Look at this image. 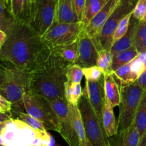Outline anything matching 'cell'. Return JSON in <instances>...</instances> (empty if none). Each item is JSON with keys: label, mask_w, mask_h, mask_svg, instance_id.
<instances>
[{"label": "cell", "mask_w": 146, "mask_h": 146, "mask_svg": "<svg viewBox=\"0 0 146 146\" xmlns=\"http://www.w3.org/2000/svg\"><path fill=\"white\" fill-rule=\"evenodd\" d=\"M51 51L30 24L16 21L0 46V58L5 65L31 72L49 56Z\"/></svg>", "instance_id": "obj_1"}, {"label": "cell", "mask_w": 146, "mask_h": 146, "mask_svg": "<svg viewBox=\"0 0 146 146\" xmlns=\"http://www.w3.org/2000/svg\"><path fill=\"white\" fill-rule=\"evenodd\" d=\"M70 63L51 51L49 56L31 71L28 92L48 101L64 96L66 70Z\"/></svg>", "instance_id": "obj_2"}, {"label": "cell", "mask_w": 146, "mask_h": 146, "mask_svg": "<svg viewBox=\"0 0 146 146\" xmlns=\"http://www.w3.org/2000/svg\"><path fill=\"white\" fill-rule=\"evenodd\" d=\"M51 136L31 128L18 118L0 123V143L2 146L48 145Z\"/></svg>", "instance_id": "obj_3"}, {"label": "cell", "mask_w": 146, "mask_h": 146, "mask_svg": "<svg viewBox=\"0 0 146 146\" xmlns=\"http://www.w3.org/2000/svg\"><path fill=\"white\" fill-rule=\"evenodd\" d=\"M31 72L2 64L1 68L0 95L12 103V113L24 108V97L28 91Z\"/></svg>", "instance_id": "obj_4"}, {"label": "cell", "mask_w": 146, "mask_h": 146, "mask_svg": "<svg viewBox=\"0 0 146 146\" xmlns=\"http://www.w3.org/2000/svg\"><path fill=\"white\" fill-rule=\"evenodd\" d=\"M24 106L26 112L42 123L47 131L60 132L59 120L48 100L27 91L24 97Z\"/></svg>", "instance_id": "obj_5"}, {"label": "cell", "mask_w": 146, "mask_h": 146, "mask_svg": "<svg viewBox=\"0 0 146 146\" xmlns=\"http://www.w3.org/2000/svg\"><path fill=\"white\" fill-rule=\"evenodd\" d=\"M78 106L82 117L89 145L106 146L109 144L110 139L106 133L104 125L98 119L85 96H82Z\"/></svg>", "instance_id": "obj_6"}, {"label": "cell", "mask_w": 146, "mask_h": 146, "mask_svg": "<svg viewBox=\"0 0 146 146\" xmlns=\"http://www.w3.org/2000/svg\"><path fill=\"white\" fill-rule=\"evenodd\" d=\"M145 91L137 84L121 86V102L119 106L118 133L128 128L133 123L138 107Z\"/></svg>", "instance_id": "obj_7"}, {"label": "cell", "mask_w": 146, "mask_h": 146, "mask_svg": "<svg viewBox=\"0 0 146 146\" xmlns=\"http://www.w3.org/2000/svg\"><path fill=\"white\" fill-rule=\"evenodd\" d=\"M84 30L81 22H55L42 36L43 40L51 50L78 41Z\"/></svg>", "instance_id": "obj_8"}, {"label": "cell", "mask_w": 146, "mask_h": 146, "mask_svg": "<svg viewBox=\"0 0 146 146\" xmlns=\"http://www.w3.org/2000/svg\"><path fill=\"white\" fill-rule=\"evenodd\" d=\"M58 0H37L33 7L30 25L43 36L55 23Z\"/></svg>", "instance_id": "obj_9"}, {"label": "cell", "mask_w": 146, "mask_h": 146, "mask_svg": "<svg viewBox=\"0 0 146 146\" xmlns=\"http://www.w3.org/2000/svg\"><path fill=\"white\" fill-rule=\"evenodd\" d=\"M48 101L59 120V133L63 138L69 146H81L79 139L73 125L68 103L66 99L65 98H60Z\"/></svg>", "instance_id": "obj_10"}, {"label": "cell", "mask_w": 146, "mask_h": 146, "mask_svg": "<svg viewBox=\"0 0 146 146\" xmlns=\"http://www.w3.org/2000/svg\"><path fill=\"white\" fill-rule=\"evenodd\" d=\"M135 4H125L118 6L108 19L103 27L99 37L101 46L105 49L111 51L113 44V36L118 24L124 17L133 11Z\"/></svg>", "instance_id": "obj_11"}, {"label": "cell", "mask_w": 146, "mask_h": 146, "mask_svg": "<svg viewBox=\"0 0 146 146\" xmlns=\"http://www.w3.org/2000/svg\"><path fill=\"white\" fill-rule=\"evenodd\" d=\"M103 48L99 38L90 36L84 30L78 39V57L76 64L82 68L96 65L99 51Z\"/></svg>", "instance_id": "obj_12"}, {"label": "cell", "mask_w": 146, "mask_h": 146, "mask_svg": "<svg viewBox=\"0 0 146 146\" xmlns=\"http://www.w3.org/2000/svg\"><path fill=\"white\" fill-rule=\"evenodd\" d=\"M83 95L86 97L97 117L103 123V111L106 101L104 91V77L95 81L86 80L85 86L83 88Z\"/></svg>", "instance_id": "obj_13"}, {"label": "cell", "mask_w": 146, "mask_h": 146, "mask_svg": "<svg viewBox=\"0 0 146 146\" xmlns=\"http://www.w3.org/2000/svg\"><path fill=\"white\" fill-rule=\"evenodd\" d=\"M121 1V0H108L99 12L84 28L85 32L93 38H98L103 27L111 14L120 5Z\"/></svg>", "instance_id": "obj_14"}, {"label": "cell", "mask_w": 146, "mask_h": 146, "mask_svg": "<svg viewBox=\"0 0 146 146\" xmlns=\"http://www.w3.org/2000/svg\"><path fill=\"white\" fill-rule=\"evenodd\" d=\"M104 79L106 99L113 108L118 106L121 102V85L113 73L104 74Z\"/></svg>", "instance_id": "obj_15"}, {"label": "cell", "mask_w": 146, "mask_h": 146, "mask_svg": "<svg viewBox=\"0 0 146 146\" xmlns=\"http://www.w3.org/2000/svg\"><path fill=\"white\" fill-rule=\"evenodd\" d=\"M55 22H81L73 0H58Z\"/></svg>", "instance_id": "obj_16"}, {"label": "cell", "mask_w": 146, "mask_h": 146, "mask_svg": "<svg viewBox=\"0 0 146 146\" xmlns=\"http://www.w3.org/2000/svg\"><path fill=\"white\" fill-rule=\"evenodd\" d=\"M33 7L31 0H11V12L17 21L30 24L32 19Z\"/></svg>", "instance_id": "obj_17"}, {"label": "cell", "mask_w": 146, "mask_h": 146, "mask_svg": "<svg viewBox=\"0 0 146 146\" xmlns=\"http://www.w3.org/2000/svg\"><path fill=\"white\" fill-rule=\"evenodd\" d=\"M112 138H114L113 146H138L141 141V135L133 123L128 128L118 132Z\"/></svg>", "instance_id": "obj_18"}, {"label": "cell", "mask_w": 146, "mask_h": 146, "mask_svg": "<svg viewBox=\"0 0 146 146\" xmlns=\"http://www.w3.org/2000/svg\"><path fill=\"white\" fill-rule=\"evenodd\" d=\"M138 21H139L138 19L133 17L132 16L128 32L122 38L115 41L111 47V51L113 54V56L124 50L134 46L135 32H136L137 27H138Z\"/></svg>", "instance_id": "obj_19"}, {"label": "cell", "mask_w": 146, "mask_h": 146, "mask_svg": "<svg viewBox=\"0 0 146 146\" xmlns=\"http://www.w3.org/2000/svg\"><path fill=\"white\" fill-rule=\"evenodd\" d=\"M68 106H69L70 112H71L73 125L79 139L81 146H90L88 139H87L84 122H83L82 117H81L78 106L71 104H68Z\"/></svg>", "instance_id": "obj_20"}, {"label": "cell", "mask_w": 146, "mask_h": 146, "mask_svg": "<svg viewBox=\"0 0 146 146\" xmlns=\"http://www.w3.org/2000/svg\"><path fill=\"white\" fill-rule=\"evenodd\" d=\"M103 124L108 138H112L118 133V122L115 120L113 107L106 101L103 111Z\"/></svg>", "instance_id": "obj_21"}, {"label": "cell", "mask_w": 146, "mask_h": 146, "mask_svg": "<svg viewBox=\"0 0 146 146\" xmlns=\"http://www.w3.org/2000/svg\"><path fill=\"white\" fill-rule=\"evenodd\" d=\"M70 64H76L78 57V40L51 50Z\"/></svg>", "instance_id": "obj_22"}, {"label": "cell", "mask_w": 146, "mask_h": 146, "mask_svg": "<svg viewBox=\"0 0 146 146\" xmlns=\"http://www.w3.org/2000/svg\"><path fill=\"white\" fill-rule=\"evenodd\" d=\"M108 0H86L81 23L84 28L103 8Z\"/></svg>", "instance_id": "obj_23"}, {"label": "cell", "mask_w": 146, "mask_h": 146, "mask_svg": "<svg viewBox=\"0 0 146 146\" xmlns=\"http://www.w3.org/2000/svg\"><path fill=\"white\" fill-rule=\"evenodd\" d=\"M83 96L81 83L66 81L64 84V96L68 104L78 106Z\"/></svg>", "instance_id": "obj_24"}, {"label": "cell", "mask_w": 146, "mask_h": 146, "mask_svg": "<svg viewBox=\"0 0 146 146\" xmlns=\"http://www.w3.org/2000/svg\"><path fill=\"white\" fill-rule=\"evenodd\" d=\"M133 123L142 137L146 133V92L145 91L138 107Z\"/></svg>", "instance_id": "obj_25"}, {"label": "cell", "mask_w": 146, "mask_h": 146, "mask_svg": "<svg viewBox=\"0 0 146 146\" xmlns=\"http://www.w3.org/2000/svg\"><path fill=\"white\" fill-rule=\"evenodd\" d=\"M138 54L139 53L137 51L135 46L115 54V56H113V71H114L119 67L130 63L135 57L138 56Z\"/></svg>", "instance_id": "obj_26"}, {"label": "cell", "mask_w": 146, "mask_h": 146, "mask_svg": "<svg viewBox=\"0 0 146 146\" xmlns=\"http://www.w3.org/2000/svg\"><path fill=\"white\" fill-rule=\"evenodd\" d=\"M113 74L121 86L134 84L137 81V78L134 76L131 69L130 63L117 68Z\"/></svg>", "instance_id": "obj_27"}, {"label": "cell", "mask_w": 146, "mask_h": 146, "mask_svg": "<svg viewBox=\"0 0 146 146\" xmlns=\"http://www.w3.org/2000/svg\"><path fill=\"white\" fill-rule=\"evenodd\" d=\"M113 54L111 51L103 48L100 50L97 58L96 65L102 70L104 74L108 73H113L112 64H113Z\"/></svg>", "instance_id": "obj_28"}, {"label": "cell", "mask_w": 146, "mask_h": 146, "mask_svg": "<svg viewBox=\"0 0 146 146\" xmlns=\"http://www.w3.org/2000/svg\"><path fill=\"white\" fill-rule=\"evenodd\" d=\"M14 118H18V119L21 120V121H24L26 123L28 124L29 125L33 128L34 129L36 130V131H39V132L47 134L48 133L47 132V130L43 125L41 122H40L38 119L34 118V116L31 115L30 114L27 113H24L23 111L21 112H17V113H12Z\"/></svg>", "instance_id": "obj_29"}, {"label": "cell", "mask_w": 146, "mask_h": 146, "mask_svg": "<svg viewBox=\"0 0 146 146\" xmlns=\"http://www.w3.org/2000/svg\"><path fill=\"white\" fill-rule=\"evenodd\" d=\"M134 46L138 53L146 52V21H138L135 36Z\"/></svg>", "instance_id": "obj_30"}, {"label": "cell", "mask_w": 146, "mask_h": 146, "mask_svg": "<svg viewBox=\"0 0 146 146\" xmlns=\"http://www.w3.org/2000/svg\"><path fill=\"white\" fill-rule=\"evenodd\" d=\"M16 21L11 11L7 9L2 1H0V30L7 34Z\"/></svg>", "instance_id": "obj_31"}, {"label": "cell", "mask_w": 146, "mask_h": 146, "mask_svg": "<svg viewBox=\"0 0 146 146\" xmlns=\"http://www.w3.org/2000/svg\"><path fill=\"white\" fill-rule=\"evenodd\" d=\"M84 76L83 68L77 64H70L66 70L67 81L74 83H81Z\"/></svg>", "instance_id": "obj_32"}, {"label": "cell", "mask_w": 146, "mask_h": 146, "mask_svg": "<svg viewBox=\"0 0 146 146\" xmlns=\"http://www.w3.org/2000/svg\"><path fill=\"white\" fill-rule=\"evenodd\" d=\"M133 16V11L132 12L129 13L128 14H127L125 17H124L123 18L121 19V21H120V23L118 24V27H117L116 30L115 31V34H114L113 36V44L117 41L118 40H119L120 38H122L127 32H128V29H129L130 24H131V20Z\"/></svg>", "instance_id": "obj_33"}, {"label": "cell", "mask_w": 146, "mask_h": 146, "mask_svg": "<svg viewBox=\"0 0 146 146\" xmlns=\"http://www.w3.org/2000/svg\"><path fill=\"white\" fill-rule=\"evenodd\" d=\"M83 71L87 81H98L104 77V72L97 65L83 68Z\"/></svg>", "instance_id": "obj_34"}, {"label": "cell", "mask_w": 146, "mask_h": 146, "mask_svg": "<svg viewBox=\"0 0 146 146\" xmlns=\"http://www.w3.org/2000/svg\"><path fill=\"white\" fill-rule=\"evenodd\" d=\"M130 66H131V69L132 71L133 74L137 78V80L139 78L140 76L143 73V71H145L146 68L145 64L141 60L139 56L135 57L133 60H132L130 62Z\"/></svg>", "instance_id": "obj_35"}, {"label": "cell", "mask_w": 146, "mask_h": 146, "mask_svg": "<svg viewBox=\"0 0 146 146\" xmlns=\"http://www.w3.org/2000/svg\"><path fill=\"white\" fill-rule=\"evenodd\" d=\"M146 14V0H138L133 11V17L142 21Z\"/></svg>", "instance_id": "obj_36"}, {"label": "cell", "mask_w": 146, "mask_h": 146, "mask_svg": "<svg viewBox=\"0 0 146 146\" xmlns=\"http://www.w3.org/2000/svg\"><path fill=\"white\" fill-rule=\"evenodd\" d=\"M12 103L0 95V113H12Z\"/></svg>", "instance_id": "obj_37"}, {"label": "cell", "mask_w": 146, "mask_h": 146, "mask_svg": "<svg viewBox=\"0 0 146 146\" xmlns=\"http://www.w3.org/2000/svg\"><path fill=\"white\" fill-rule=\"evenodd\" d=\"M73 2H74V6H75L76 10V12L78 16V18H79L80 21L81 22L83 15H84V9H85L86 0H73Z\"/></svg>", "instance_id": "obj_38"}, {"label": "cell", "mask_w": 146, "mask_h": 146, "mask_svg": "<svg viewBox=\"0 0 146 146\" xmlns=\"http://www.w3.org/2000/svg\"><path fill=\"white\" fill-rule=\"evenodd\" d=\"M136 83L143 88L144 91L146 92V68L142 74L139 76Z\"/></svg>", "instance_id": "obj_39"}, {"label": "cell", "mask_w": 146, "mask_h": 146, "mask_svg": "<svg viewBox=\"0 0 146 146\" xmlns=\"http://www.w3.org/2000/svg\"><path fill=\"white\" fill-rule=\"evenodd\" d=\"M7 38V34L4 31L0 30V46L4 44Z\"/></svg>", "instance_id": "obj_40"}, {"label": "cell", "mask_w": 146, "mask_h": 146, "mask_svg": "<svg viewBox=\"0 0 146 146\" xmlns=\"http://www.w3.org/2000/svg\"><path fill=\"white\" fill-rule=\"evenodd\" d=\"M138 146H146V133L141 137V141Z\"/></svg>", "instance_id": "obj_41"}, {"label": "cell", "mask_w": 146, "mask_h": 146, "mask_svg": "<svg viewBox=\"0 0 146 146\" xmlns=\"http://www.w3.org/2000/svg\"><path fill=\"white\" fill-rule=\"evenodd\" d=\"M138 0H121V4H136Z\"/></svg>", "instance_id": "obj_42"}, {"label": "cell", "mask_w": 146, "mask_h": 146, "mask_svg": "<svg viewBox=\"0 0 146 146\" xmlns=\"http://www.w3.org/2000/svg\"><path fill=\"white\" fill-rule=\"evenodd\" d=\"M138 56H139L140 58H141V60H142V61H143V63H144V64H145V67H146V52L139 53Z\"/></svg>", "instance_id": "obj_43"}, {"label": "cell", "mask_w": 146, "mask_h": 146, "mask_svg": "<svg viewBox=\"0 0 146 146\" xmlns=\"http://www.w3.org/2000/svg\"><path fill=\"white\" fill-rule=\"evenodd\" d=\"M31 2H32L33 5H34V4H35V3H36V1L37 0H31Z\"/></svg>", "instance_id": "obj_44"}, {"label": "cell", "mask_w": 146, "mask_h": 146, "mask_svg": "<svg viewBox=\"0 0 146 146\" xmlns=\"http://www.w3.org/2000/svg\"><path fill=\"white\" fill-rule=\"evenodd\" d=\"M143 21H146V14H145V17H144V19H143Z\"/></svg>", "instance_id": "obj_45"}, {"label": "cell", "mask_w": 146, "mask_h": 146, "mask_svg": "<svg viewBox=\"0 0 146 146\" xmlns=\"http://www.w3.org/2000/svg\"><path fill=\"white\" fill-rule=\"evenodd\" d=\"M106 146H113V145H111V143H109V144H108V145H107Z\"/></svg>", "instance_id": "obj_46"}, {"label": "cell", "mask_w": 146, "mask_h": 146, "mask_svg": "<svg viewBox=\"0 0 146 146\" xmlns=\"http://www.w3.org/2000/svg\"><path fill=\"white\" fill-rule=\"evenodd\" d=\"M44 146H48V145H46V144H44Z\"/></svg>", "instance_id": "obj_47"}, {"label": "cell", "mask_w": 146, "mask_h": 146, "mask_svg": "<svg viewBox=\"0 0 146 146\" xmlns=\"http://www.w3.org/2000/svg\"><path fill=\"white\" fill-rule=\"evenodd\" d=\"M41 146H44V144H43V145H41Z\"/></svg>", "instance_id": "obj_48"}]
</instances>
